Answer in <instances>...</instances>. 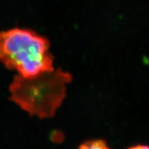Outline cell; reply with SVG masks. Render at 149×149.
<instances>
[{
	"label": "cell",
	"mask_w": 149,
	"mask_h": 149,
	"mask_svg": "<svg viewBox=\"0 0 149 149\" xmlns=\"http://www.w3.org/2000/svg\"><path fill=\"white\" fill-rule=\"evenodd\" d=\"M71 80V74L60 68L33 77L17 75L9 88L10 100L31 116L51 118L64 102Z\"/></svg>",
	"instance_id": "obj_1"
},
{
	"label": "cell",
	"mask_w": 149,
	"mask_h": 149,
	"mask_svg": "<svg viewBox=\"0 0 149 149\" xmlns=\"http://www.w3.org/2000/svg\"><path fill=\"white\" fill-rule=\"evenodd\" d=\"M50 44L45 37L28 29L0 32V61L23 77L55 70Z\"/></svg>",
	"instance_id": "obj_2"
},
{
	"label": "cell",
	"mask_w": 149,
	"mask_h": 149,
	"mask_svg": "<svg viewBox=\"0 0 149 149\" xmlns=\"http://www.w3.org/2000/svg\"><path fill=\"white\" fill-rule=\"evenodd\" d=\"M78 149H112L104 139H92L81 144Z\"/></svg>",
	"instance_id": "obj_3"
},
{
	"label": "cell",
	"mask_w": 149,
	"mask_h": 149,
	"mask_svg": "<svg viewBox=\"0 0 149 149\" xmlns=\"http://www.w3.org/2000/svg\"><path fill=\"white\" fill-rule=\"evenodd\" d=\"M128 149H148V147L145 145H137V146H132Z\"/></svg>",
	"instance_id": "obj_4"
}]
</instances>
